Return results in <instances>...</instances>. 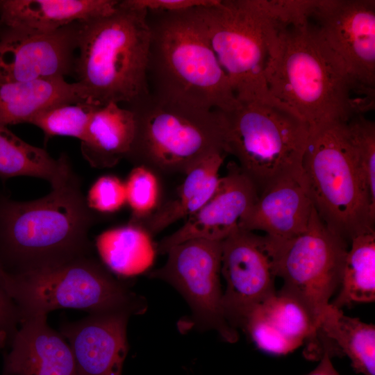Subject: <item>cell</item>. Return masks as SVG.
<instances>
[{"mask_svg":"<svg viewBox=\"0 0 375 375\" xmlns=\"http://www.w3.org/2000/svg\"><path fill=\"white\" fill-rule=\"evenodd\" d=\"M305 0H281L265 78L269 94L310 128L348 122L374 105L359 98L329 64L308 27Z\"/></svg>","mask_w":375,"mask_h":375,"instance_id":"obj_1","label":"cell"},{"mask_svg":"<svg viewBox=\"0 0 375 375\" xmlns=\"http://www.w3.org/2000/svg\"><path fill=\"white\" fill-rule=\"evenodd\" d=\"M96 220L73 172L41 199H1L0 265L22 274L91 255L88 232Z\"/></svg>","mask_w":375,"mask_h":375,"instance_id":"obj_2","label":"cell"},{"mask_svg":"<svg viewBox=\"0 0 375 375\" xmlns=\"http://www.w3.org/2000/svg\"><path fill=\"white\" fill-rule=\"evenodd\" d=\"M194 8L147 12L149 94L165 103L230 111L238 101L197 23Z\"/></svg>","mask_w":375,"mask_h":375,"instance_id":"obj_3","label":"cell"},{"mask_svg":"<svg viewBox=\"0 0 375 375\" xmlns=\"http://www.w3.org/2000/svg\"><path fill=\"white\" fill-rule=\"evenodd\" d=\"M147 12L119 1L111 13L79 22L73 74L88 103L133 104L149 94Z\"/></svg>","mask_w":375,"mask_h":375,"instance_id":"obj_4","label":"cell"},{"mask_svg":"<svg viewBox=\"0 0 375 375\" xmlns=\"http://www.w3.org/2000/svg\"><path fill=\"white\" fill-rule=\"evenodd\" d=\"M347 122L310 128L302 169L316 212L330 231L348 242L374 231L375 207Z\"/></svg>","mask_w":375,"mask_h":375,"instance_id":"obj_5","label":"cell"},{"mask_svg":"<svg viewBox=\"0 0 375 375\" xmlns=\"http://www.w3.org/2000/svg\"><path fill=\"white\" fill-rule=\"evenodd\" d=\"M193 10L237 100L281 105L269 94L265 78L276 31L277 0H215Z\"/></svg>","mask_w":375,"mask_h":375,"instance_id":"obj_6","label":"cell"},{"mask_svg":"<svg viewBox=\"0 0 375 375\" xmlns=\"http://www.w3.org/2000/svg\"><path fill=\"white\" fill-rule=\"evenodd\" d=\"M127 108L133 113L135 133L126 159L135 166L185 175L208 156L226 153L221 110L165 103L150 94Z\"/></svg>","mask_w":375,"mask_h":375,"instance_id":"obj_7","label":"cell"},{"mask_svg":"<svg viewBox=\"0 0 375 375\" xmlns=\"http://www.w3.org/2000/svg\"><path fill=\"white\" fill-rule=\"evenodd\" d=\"M3 276L21 321L60 308L90 314L124 311L131 315H142L147 308L142 296L115 278L91 255L30 273L11 274L3 269Z\"/></svg>","mask_w":375,"mask_h":375,"instance_id":"obj_8","label":"cell"},{"mask_svg":"<svg viewBox=\"0 0 375 375\" xmlns=\"http://www.w3.org/2000/svg\"><path fill=\"white\" fill-rule=\"evenodd\" d=\"M227 154L238 160L258 192L280 178L303 174L310 128L285 106L238 101L223 112Z\"/></svg>","mask_w":375,"mask_h":375,"instance_id":"obj_9","label":"cell"},{"mask_svg":"<svg viewBox=\"0 0 375 375\" xmlns=\"http://www.w3.org/2000/svg\"><path fill=\"white\" fill-rule=\"evenodd\" d=\"M310 32L322 54L360 99H375V1L305 0Z\"/></svg>","mask_w":375,"mask_h":375,"instance_id":"obj_10","label":"cell"},{"mask_svg":"<svg viewBox=\"0 0 375 375\" xmlns=\"http://www.w3.org/2000/svg\"><path fill=\"white\" fill-rule=\"evenodd\" d=\"M267 238L276 277L283 282L280 290L306 308L318 330L340 285L347 242L326 227L315 208L303 233L287 240Z\"/></svg>","mask_w":375,"mask_h":375,"instance_id":"obj_11","label":"cell"},{"mask_svg":"<svg viewBox=\"0 0 375 375\" xmlns=\"http://www.w3.org/2000/svg\"><path fill=\"white\" fill-rule=\"evenodd\" d=\"M166 262L148 274L164 281L185 298L191 311L190 326L214 330L226 342L238 340V330L227 322L222 306V241L195 238L172 247Z\"/></svg>","mask_w":375,"mask_h":375,"instance_id":"obj_12","label":"cell"},{"mask_svg":"<svg viewBox=\"0 0 375 375\" xmlns=\"http://www.w3.org/2000/svg\"><path fill=\"white\" fill-rule=\"evenodd\" d=\"M221 274L226 281L222 306L235 329L276 293V275L268 238L235 228L222 241Z\"/></svg>","mask_w":375,"mask_h":375,"instance_id":"obj_13","label":"cell"},{"mask_svg":"<svg viewBox=\"0 0 375 375\" xmlns=\"http://www.w3.org/2000/svg\"><path fill=\"white\" fill-rule=\"evenodd\" d=\"M226 169L208 201L182 226L156 244L157 253H167L172 247L191 239L222 241L238 227L259 192L236 162L230 161Z\"/></svg>","mask_w":375,"mask_h":375,"instance_id":"obj_14","label":"cell"},{"mask_svg":"<svg viewBox=\"0 0 375 375\" xmlns=\"http://www.w3.org/2000/svg\"><path fill=\"white\" fill-rule=\"evenodd\" d=\"M79 22L55 32L0 40V80L31 81L73 74Z\"/></svg>","mask_w":375,"mask_h":375,"instance_id":"obj_15","label":"cell"},{"mask_svg":"<svg viewBox=\"0 0 375 375\" xmlns=\"http://www.w3.org/2000/svg\"><path fill=\"white\" fill-rule=\"evenodd\" d=\"M130 316L124 311L91 313L61 324L60 333L71 348L78 375H122Z\"/></svg>","mask_w":375,"mask_h":375,"instance_id":"obj_16","label":"cell"},{"mask_svg":"<svg viewBox=\"0 0 375 375\" xmlns=\"http://www.w3.org/2000/svg\"><path fill=\"white\" fill-rule=\"evenodd\" d=\"M313 210L303 173L288 176L263 190L238 226L263 231L275 240H287L307 229Z\"/></svg>","mask_w":375,"mask_h":375,"instance_id":"obj_17","label":"cell"},{"mask_svg":"<svg viewBox=\"0 0 375 375\" xmlns=\"http://www.w3.org/2000/svg\"><path fill=\"white\" fill-rule=\"evenodd\" d=\"M117 0H0V40L49 34L103 16Z\"/></svg>","mask_w":375,"mask_h":375,"instance_id":"obj_18","label":"cell"},{"mask_svg":"<svg viewBox=\"0 0 375 375\" xmlns=\"http://www.w3.org/2000/svg\"><path fill=\"white\" fill-rule=\"evenodd\" d=\"M3 356L6 375H78L71 348L47 323V315L22 319Z\"/></svg>","mask_w":375,"mask_h":375,"instance_id":"obj_19","label":"cell"},{"mask_svg":"<svg viewBox=\"0 0 375 375\" xmlns=\"http://www.w3.org/2000/svg\"><path fill=\"white\" fill-rule=\"evenodd\" d=\"M242 330L259 349L274 354H286L306 340L310 349L319 345L318 330L308 310L281 290L253 310Z\"/></svg>","mask_w":375,"mask_h":375,"instance_id":"obj_20","label":"cell"},{"mask_svg":"<svg viewBox=\"0 0 375 375\" xmlns=\"http://www.w3.org/2000/svg\"><path fill=\"white\" fill-rule=\"evenodd\" d=\"M226 155L215 153L202 160L185 174L172 198L160 203L147 218L131 223L142 226L153 237L171 224L188 219L215 192L220 178L219 172Z\"/></svg>","mask_w":375,"mask_h":375,"instance_id":"obj_21","label":"cell"},{"mask_svg":"<svg viewBox=\"0 0 375 375\" xmlns=\"http://www.w3.org/2000/svg\"><path fill=\"white\" fill-rule=\"evenodd\" d=\"M135 133L133 113L128 108L110 103L97 106L89 121L81 150L95 168H109L126 158Z\"/></svg>","mask_w":375,"mask_h":375,"instance_id":"obj_22","label":"cell"},{"mask_svg":"<svg viewBox=\"0 0 375 375\" xmlns=\"http://www.w3.org/2000/svg\"><path fill=\"white\" fill-rule=\"evenodd\" d=\"M63 102H87L76 83L64 78L17 82L0 80V125L29 123L44 110Z\"/></svg>","mask_w":375,"mask_h":375,"instance_id":"obj_23","label":"cell"},{"mask_svg":"<svg viewBox=\"0 0 375 375\" xmlns=\"http://www.w3.org/2000/svg\"><path fill=\"white\" fill-rule=\"evenodd\" d=\"M103 265L122 277H132L147 272L157 253L152 236L142 226L128 224L106 230L95 242Z\"/></svg>","mask_w":375,"mask_h":375,"instance_id":"obj_24","label":"cell"},{"mask_svg":"<svg viewBox=\"0 0 375 375\" xmlns=\"http://www.w3.org/2000/svg\"><path fill=\"white\" fill-rule=\"evenodd\" d=\"M322 335L351 360L356 372L375 375V327L356 317L345 315L331 303L319 324Z\"/></svg>","mask_w":375,"mask_h":375,"instance_id":"obj_25","label":"cell"},{"mask_svg":"<svg viewBox=\"0 0 375 375\" xmlns=\"http://www.w3.org/2000/svg\"><path fill=\"white\" fill-rule=\"evenodd\" d=\"M72 169L65 154L54 159L0 125V177L28 176L48 181L51 187L64 181Z\"/></svg>","mask_w":375,"mask_h":375,"instance_id":"obj_26","label":"cell"},{"mask_svg":"<svg viewBox=\"0 0 375 375\" xmlns=\"http://www.w3.org/2000/svg\"><path fill=\"white\" fill-rule=\"evenodd\" d=\"M342 272L340 290L330 303L340 308L353 303L375 300V231L360 234L351 240Z\"/></svg>","mask_w":375,"mask_h":375,"instance_id":"obj_27","label":"cell"},{"mask_svg":"<svg viewBox=\"0 0 375 375\" xmlns=\"http://www.w3.org/2000/svg\"><path fill=\"white\" fill-rule=\"evenodd\" d=\"M97 106L88 102H63L33 117L29 124L40 128L47 142L55 136L84 137L90 117Z\"/></svg>","mask_w":375,"mask_h":375,"instance_id":"obj_28","label":"cell"},{"mask_svg":"<svg viewBox=\"0 0 375 375\" xmlns=\"http://www.w3.org/2000/svg\"><path fill=\"white\" fill-rule=\"evenodd\" d=\"M124 184L126 203L131 210L130 222L147 218L160 206V182L157 174L151 169L135 166Z\"/></svg>","mask_w":375,"mask_h":375,"instance_id":"obj_29","label":"cell"},{"mask_svg":"<svg viewBox=\"0 0 375 375\" xmlns=\"http://www.w3.org/2000/svg\"><path fill=\"white\" fill-rule=\"evenodd\" d=\"M347 128L375 207V124L358 115L347 122Z\"/></svg>","mask_w":375,"mask_h":375,"instance_id":"obj_30","label":"cell"},{"mask_svg":"<svg viewBox=\"0 0 375 375\" xmlns=\"http://www.w3.org/2000/svg\"><path fill=\"white\" fill-rule=\"evenodd\" d=\"M85 200L93 212H115L126 203L124 182L114 175L102 176L92 185Z\"/></svg>","mask_w":375,"mask_h":375,"instance_id":"obj_31","label":"cell"},{"mask_svg":"<svg viewBox=\"0 0 375 375\" xmlns=\"http://www.w3.org/2000/svg\"><path fill=\"white\" fill-rule=\"evenodd\" d=\"M122 3L134 9L153 12H181L200 6H206L215 0H122Z\"/></svg>","mask_w":375,"mask_h":375,"instance_id":"obj_32","label":"cell"},{"mask_svg":"<svg viewBox=\"0 0 375 375\" xmlns=\"http://www.w3.org/2000/svg\"><path fill=\"white\" fill-rule=\"evenodd\" d=\"M3 269L0 265V331L8 335L10 343L21 322L19 310L6 290L3 282Z\"/></svg>","mask_w":375,"mask_h":375,"instance_id":"obj_33","label":"cell"},{"mask_svg":"<svg viewBox=\"0 0 375 375\" xmlns=\"http://www.w3.org/2000/svg\"><path fill=\"white\" fill-rule=\"evenodd\" d=\"M319 342L322 349L320 361L317 367L306 375H340L331 361L334 349L331 342L322 337L319 338Z\"/></svg>","mask_w":375,"mask_h":375,"instance_id":"obj_34","label":"cell"},{"mask_svg":"<svg viewBox=\"0 0 375 375\" xmlns=\"http://www.w3.org/2000/svg\"><path fill=\"white\" fill-rule=\"evenodd\" d=\"M8 344V336L6 333L0 331V349L5 347Z\"/></svg>","mask_w":375,"mask_h":375,"instance_id":"obj_35","label":"cell"},{"mask_svg":"<svg viewBox=\"0 0 375 375\" xmlns=\"http://www.w3.org/2000/svg\"><path fill=\"white\" fill-rule=\"evenodd\" d=\"M2 375H6V374H5L2 373Z\"/></svg>","mask_w":375,"mask_h":375,"instance_id":"obj_36","label":"cell"}]
</instances>
